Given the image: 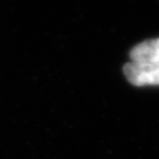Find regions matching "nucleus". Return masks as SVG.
I'll list each match as a JSON object with an SVG mask.
<instances>
[{"instance_id": "obj_2", "label": "nucleus", "mask_w": 159, "mask_h": 159, "mask_svg": "<svg viewBox=\"0 0 159 159\" xmlns=\"http://www.w3.org/2000/svg\"><path fill=\"white\" fill-rule=\"evenodd\" d=\"M132 62L159 63V38L139 43L130 51Z\"/></svg>"}, {"instance_id": "obj_1", "label": "nucleus", "mask_w": 159, "mask_h": 159, "mask_svg": "<svg viewBox=\"0 0 159 159\" xmlns=\"http://www.w3.org/2000/svg\"><path fill=\"white\" fill-rule=\"evenodd\" d=\"M124 74L136 86L159 85V63L129 62L124 66Z\"/></svg>"}]
</instances>
